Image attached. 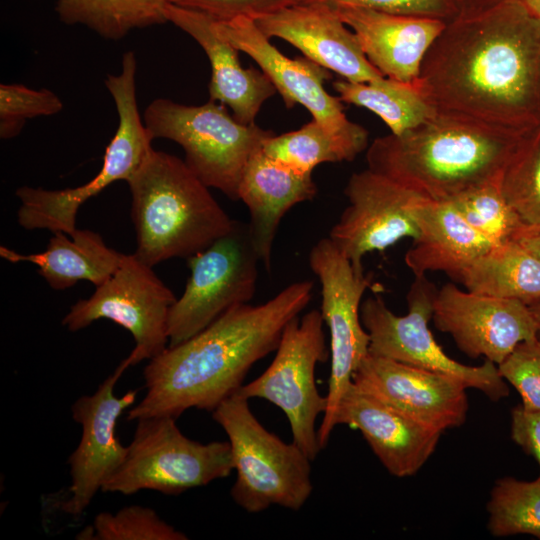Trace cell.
Wrapping results in <instances>:
<instances>
[{
	"instance_id": "obj_1",
	"label": "cell",
	"mask_w": 540,
	"mask_h": 540,
	"mask_svg": "<svg viewBox=\"0 0 540 540\" xmlns=\"http://www.w3.org/2000/svg\"><path fill=\"white\" fill-rule=\"evenodd\" d=\"M415 82L439 112L530 132L540 126V21L519 0L458 16Z\"/></svg>"
},
{
	"instance_id": "obj_2",
	"label": "cell",
	"mask_w": 540,
	"mask_h": 540,
	"mask_svg": "<svg viewBox=\"0 0 540 540\" xmlns=\"http://www.w3.org/2000/svg\"><path fill=\"white\" fill-rule=\"evenodd\" d=\"M312 290V281L292 283L263 304L233 306L196 335L168 346L146 365V393L127 419H177L191 408L212 412L243 385L254 363L276 351Z\"/></svg>"
},
{
	"instance_id": "obj_3",
	"label": "cell",
	"mask_w": 540,
	"mask_h": 540,
	"mask_svg": "<svg viewBox=\"0 0 540 540\" xmlns=\"http://www.w3.org/2000/svg\"><path fill=\"white\" fill-rule=\"evenodd\" d=\"M527 133L437 111L413 129L376 138L366 161L372 171L418 195L448 202L499 180Z\"/></svg>"
},
{
	"instance_id": "obj_4",
	"label": "cell",
	"mask_w": 540,
	"mask_h": 540,
	"mask_svg": "<svg viewBox=\"0 0 540 540\" xmlns=\"http://www.w3.org/2000/svg\"><path fill=\"white\" fill-rule=\"evenodd\" d=\"M135 255L151 267L201 252L233 226L207 187L175 155L152 149L127 181Z\"/></svg>"
},
{
	"instance_id": "obj_5",
	"label": "cell",
	"mask_w": 540,
	"mask_h": 540,
	"mask_svg": "<svg viewBox=\"0 0 540 540\" xmlns=\"http://www.w3.org/2000/svg\"><path fill=\"white\" fill-rule=\"evenodd\" d=\"M212 418L231 447L237 477L230 494L235 503L248 513L272 505L302 508L313 490L308 456L294 442L285 443L269 432L237 391L212 411Z\"/></svg>"
},
{
	"instance_id": "obj_6",
	"label": "cell",
	"mask_w": 540,
	"mask_h": 540,
	"mask_svg": "<svg viewBox=\"0 0 540 540\" xmlns=\"http://www.w3.org/2000/svg\"><path fill=\"white\" fill-rule=\"evenodd\" d=\"M137 61L133 51L123 54L119 74H108L105 86L113 98L119 122L106 147L100 171L75 188L47 190L23 186L16 190L20 200L18 224L26 230L45 229L72 234L79 208L116 181H128L153 149V140L141 120L136 98Z\"/></svg>"
},
{
	"instance_id": "obj_7",
	"label": "cell",
	"mask_w": 540,
	"mask_h": 540,
	"mask_svg": "<svg viewBox=\"0 0 540 540\" xmlns=\"http://www.w3.org/2000/svg\"><path fill=\"white\" fill-rule=\"evenodd\" d=\"M143 121L153 139H169L183 148L186 165L207 187L232 200H238L248 161L274 135L255 123H240L212 100L191 106L157 98L146 107Z\"/></svg>"
},
{
	"instance_id": "obj_8",
	"label": "cell",
	"mask_w": 540,
	"mask_h": 540,
	"mask_svg": "<svg viewBox=\"0 0 540 540\" xmlns=\"http://www.w3.org/2000/svg\"><path fill=\"white\" fill-rule=\"evenodd\" d=\"M233 470L228 441L202 444L186 437L173 417L141 418L122 464L101 491L131 495L154 490L178 495L226 478Z\"/></svg>"
},
{
	"instance_id": "obj_9",
	"label": "cell",
	"mask_w": 540,
	"mask_h": 540,
	"mask_svg": "<svg viewBox=\"0 0 540 540\" xmlns=\"http://www.w3.org/2000/svg\"><path fill=\"white\" fill-rule=\"evenodd\" d=\"M436 292L426 276L415 277L407 294L408 312L401 316L394 314L379 296L365 299L360 316L370 337L369 353L452 377L492 401L507 397L509 387L495 363H459L436 342L428 327Z\"/></svg>"
},
{
	"instance_id": "obj_10",
	"label": "cell",
	"mask_w": 540,
	"mask_h": 540,
	"mask_svg": "<svg viewBox=\"0 0 540 540\" xmlns=\"http://www.w3.org/2000/svg\"><path fill=\"white\" fill-rule=\"evenodd\" d=\"M323 324L317 309L289 321L270 366L237 390L248 400L262 398L279 407L289 420L293 442L311 461L321 450L316 419L327 407L315 383L316 365L329 357Z\"/></svg>"
},
{
	"instance_id": "obj_11",
	"label": "cell",
	"mask_w": 540,
	"mask_h": 540,
	"mask_svg": "<svg viewBox=\"0 0 540 540\" xmlns=\"http://www.w3.org/2000/svg\"><path fill=\"white\" fill-rule=\"evenodd\" d=\"M309 266L321 285V314L330 333L331 371L327 407L317 430L324 449L335 428L337 407L352 382L354 372L369 353L370 337L364 328L360 307L371 278L357 270L329 237L310 250Z\"/></svg>"
},
{
	"instance_id": "obj_12",
	"label": "cell",
	"mask_w": 540,
	"mask_h": 540,
	"mask_svg": "<svg viewBox=\"0 0 540 540\" xmlns=\"http://www.w3.org/2000/svg\"><path fill=\"white\" fill-rule=\"evenodd\" d=\"M187 262L190 276L169 313L168 346L186 341L255 294L260 259L248 223L234 220L225 235Z\"/></svg>"
},
{
	"instance_id": "obj_13",
	"label": "cell",
	"mask_w": 540,
	"mask_h": 540,
	"mask_svg": "<svg viewBox=\"0 0 540 540\" xmlns=\"http://www.w3.org/2000/svg\"><path fill=\"white\" fill-rule=\"evenodd\" d=\"M176 300L153 267L135 253L124 254L116 272L96 287L89 298L74 303L62 325L72 332L100 319L120 325L135 341L133 350L125 358L133 366L157 357L168 347V318Z\"/></svg>"
},
{
	"instance_id": "obj_14",
	"label": "cell",
	"mask_w": 540,
	"mask_h": 540,
	"mask_svg": "<svg viewBox=\"0 0 540 540\" xmlns=\"http://www.w3.org/2000/svg\"><path fill=\"white\" fill-rule=\"evenodd\" d=\"M347 207L331 228L329 238L357 270L372 251H384L419 234L414 215L424 198L367 168L353 173L344 189Z\"/></svg>"
},
{
	"instance_id": "obj_15",
	"label": "cell",
	"mask_w": 540,
	"mask_h": 540,
	"mask_svg": "<svg viewBox=\"0 0 540 540\" xmlns=\"http://www.w3.org/2000/svg\"><path fill=\"white\" fill-rule=\"evenodd\" d=\"M128 367L122 360L94 394L81 396L71 407L74 421L81 426V438L68 458L69 497L60 504L67 514L81 515L126 456L127 446L117 437L116 426L121 414L135 403L137 391L117 397L114 388Z\"/></svg>"
},
{
	"instance_id": "obj_16",
	"label": "cell",
	"mask_w": 540,
	"mask_h": 540,
	"mask_svg": "<svg viewBox=\"0 0 540 540\" xmlns=\"http://www.w3.org/2000/svg\"><path fill=\"white\" fill-rule=\"evenodd\" d=\"M432 320L464 354L496 365L518 344L537 337V323L527 304L461 290L452 283L437 290Z\"/></svg>"
},
{
	"instance_id": "obj_17",
	"label": "cell",
	"mask_w": 540,
	"mask_h": 540,
	"mask_svg": "<svg viewBox=\"0 0 540 540\" xmlns=\"http://www.w3.org/2000/svg\"><path fill=\"white\" fill-rule=\"evenodd\" d=\"M352 382L407 416L441 432L464 424L466 387L441 373L368 353Z\"/></svg>"
},
{
	"instance_id": "obj_18",
	"label": "cell",
	"mask_w": 540,
	"mask_h": 540,
	"mask_svg": "<svg viewBox=\"0 0 540 540\" xmlns=\"http://www.w3.org/2000/svg\"><path fill=\"white\" fill-rule=\"evenodd\" d=\"M254 21L266 37L289 42L305 57L345 80L370 82L385 77L369 62L355 33L326 1L293 4Z\"/></svg>"
},
{
	"instance_id": "obj_19",
	"label": "cell",
	"mask_w": 540,
	"mask_h": 540,
	"mask_svg": "<svg viewBox=\"0 0 540 540\" xmlns=\"http://www.w3.org/2000/svg\"><path fill=\"white\" fill-rule=\"evenodd\" d=\"M214 25L224 39L237 50L248 54L260 66L287 108L301 104L314 120L331 128H339L349 122L342 101L328 94L323 86L324 81L331 77L327 68L307 57L292 59L283 55L252 18L214 19Z\"/></svg>"
},
{
	"instance_id": "obj_20",
	"label": "cell",
	"mask_w": 540,
	"mask_h": 540,
	"mask_svg": "<svg viewBox=\"0 0 540 540\" xmlns=\"http://www.w3.org/2000/svg\"><path fill=\"white\" fill-rule=\"evenodd\" d=\"M334 424L358 429L387 471L401 478L420 470L443 433L407 416L353 382L337 407Z\"/></svg>"
},
{
	"instance_id": "obj_21",
	"label": "cell",
	"mask_w": 540,
	"mask_h": 540,
	"mask_svg": "<svg viewBox=\"0 0 540 540\" xmlns=\"http://www.w3.org/2000/svg\"><path fill=\"white\" fill-rule=\"evenodd\" d=\"M332 5L355 33L369 62L383 76L402 82L418 79L426 52L447 24L433 18Z\"/></svg>"
},
{
	"instance_id": "obj_22",
	"label": "cell",
	"mask_w": 540,
	"mask_h": 540,
	"mask_svg": "<svg viewBox=\"0 0 540 540\" xmlns=\"http://www.w3.org/2000/svg\"><path fill=\"white\" fill-rule=\"evenodd\" d=\"M166 17L205 51L212 70L210 100L229 107L240 123L253 124L263 103L277 92L266 74L241 66L239 50L217 32L212 17L170 3Z\"/></svg>"
},
{
	"instance_id": "obj_23",
	"label": "cell",
	"mask_w": 540,
	"mask_h": 540,
	"mask_svg": "<svg viewBox=\"0 0 540 540\" xmlns=\"http://www.w3.org/2000/svg\"><path fill=\"white\" fill-rule=\"evenodd\" d=\"M317 193L312 173L299 172L267 155L263 149L248 161L238 187L246 204L253 245L266 271L271 270L273 242L284 215Z\"/></svg>"
},
{
	"instance_id": "obj_24",
	"label": "cell",
	"mask_w": 540,
	"mask_h": 540,
	"mask_svg": "<svg viewBox=\"0 0 540 540\" xmlns=\"http://www.w3.org/2000/svg\"><path fill=\"white\" fill-rule=\"evenodd\" d=\"M418 236L405 254L415 277L440 271L455 279L495 244L469 225L450 202L423 198L415 207Z\"/></svg>"
},
{
	"instance_id": "obj_25",
	"label": "cell",
	"mask_w": 540,
	"mask_h": 540,
	"mask_svg": "<svg viewBox=\"0 0 540 540\" xmlns=\"http://www.w3.org/2000/svg\"><path fill=\"white\" fill-rule=\"evenodd\" d=\"M46 249L40 253L20 254L6 246L0 256L11 262H29L54 290H64L82 280L100 286L120 266L123 253L107 246L100 234L76 229L72 234L52 232Z\"/></svg>"
},
{
	"instance_id": "obj_26",
	"label": "cell",
	"mask_w": 540,
	"mask_h": 540,
	"mask_svg": "<svg viewBox=\"0 0 540 540\" xmlns=\"http://www.w3.org/2000/svg\"><path fill=\"white\" fill-rule=\"evenodd\" d=\"M454 280L474 293L530 305L540 300V259L519 241L494 245Z\"/></svg>"
},
{
	"instance_id": "obj_27",
	"label": "cell",
	"mask_w": 540,
	"mask_h": 540,
	"mask_svg": "<svg viewBox=\"0 0 540 540\" xmlns=\"http://www.w3.org/2000/svg\"><path fill=\"white\" fill-rule=\"evenodd\" d=\"M368 146V132L349 121L342 127L331 128L316 120L300 129L273 135L263 144L270 157L302 173H312L325 162L352 161Z\"/></svg>"
},
{
	"instance_id": "obj_28",
	"label": "cell",
	"mask_w": 540,
	"mask_h": 540,
	"mask_svg": "<svg viewBox=\"0 0 540 540\" xmlns=\"http://www.w3.org/2000/svg\"><path fill=\"white\" fill-rule=\"evenodd\" d=\"M333 87L341 101L379 116L392 134L413 129L437 112L415 81L402 82L388 77L370 82L341 79L335 81Z\"/></svg>"
},
{
	"instance_id": "obj_29",
	"label": "cell",
	"mask_w": 540,
	"mask_h": 540,
	"mask_svg": "<svg viewBox=\"0 0 540 540\" xmlns=\"http://www.w3.org/2000/svg\"><path fill=\"white\" fill-rule=\"evenodd\" d=\"M168 0H57L55 10L68 25H84L99 36L119 40L134 29L168 22Z\"/></svg>"
},
{
	"instance_id": "obj_30",
	"label": "cell",
	"mask_w": 540,
	"mask_h": 540,
	"mask_svg": "<svg viewBox=\"0 0 540 540\" xmlns=\"http://www.w3.org/2000/svg\"><path fill=\"white\" fill-rule=\"evenodd\" d=\"M487 528L495 537L527 534L540 538V477L498 479L486 505Z\"/></svg>"
},
{
	"instance_id": "obj_31",
	"label": "cell",
	"mask_w": 540,
	"mask_h": 540,
	"mask_svg": "<svg viewBox=\"0 0 540 540\" xmlns=\"http://www.w3.org/2000/svg\"><path fill=\"white\" fill-rule=\"evenodd\" d=\"M500 188L527 229H540V126L519 142L500 176Z\"/></svg>"
},
{
	"instance_id": "obj_32",
	"label": "cell",
	"mask_w": 540,
	"mask_h": 540,
	"mask_svg": "<svg viewBox=\"0 0 540 540\" xmlns=\"http://www.w3.org/2000/svg\"><path fill=\"white\" fill-rule=\"evenodd\" d=\"M448 202L469 225L495 245L519 241L528 231L505 199L500 179L475 187Z\"/></svg>"
},
{
	"instance_id": "obj_33",
	"label": "cell",
	"mask_w": 540,
	"mask_h": 540,
	"mask_svg": "<svg viewBox=\"0 0 540 540\" xmlns=\"http://www.w3.org/2000/svg\"><path fill=\"white\" fill-rule=\"evenodd\" d=\"M77 539L90 540H187L188 537L169 525L151 508L140 505L124 507L116 513L101 512L92 527L80 532Z\"/></svg>"
},
{
	"instance_id": "obj_34",
	"label": "cell",
	"mask_w": 540,
	"mask_h": 540,
	"mask_svg": "<svg viewBox=\"0 0 540 540\" xmlns=\"http://www.w3.org/2000/svg\"><path fill=\"white\" fill-rule=\"evenodd\" d=\"M63 109L61 99L51 90L31 89L23 84L0 85V137H16L26 120L51 116Z\"/></svg>"
},
{
	"instance_id": "obj_35",
	"label": "cell",
	"mask_w": 540,
	"mask_h": 540,
	"mask_svg": "<svg viewBox=\"0 0 540 540\" xmlns=\"http://www.w3.org/2000/svg\"><path fill=\"white\" fill-rule=\"evenodd\" d=\"M497 367L502 378L519 393L521 405L540 410V339L521 342Z\"/></svg>"
},
{
	"instance_id": "obj_36",
	"label": "cell",
	"mask_w": 540,
	"mask_h": 540,
	"mask_svg": "<svg viewBox=\"0 0 540 540\" xmlns=\"http://www.w3.org/2000/svg\"><path fill=\"white\" fill-rule=\"evenodd\" d=\"M308 0H168L175 6L227 21L245 16L256 19L284 7Z\"/></svg>"
},
{
	"instance_id": "obj_37",
	"label": "cell",
	"mask_w": 540,
	"mask_h": 540,
	"mask_svg": "<svg viewBox=\"0 0 540 540\" xmlns=\"http://www.w3.org/2000/svg\"><path fill=\"white\" fill-rule=\"evenodd\" d=\"M311 1V0H308ZM335 5H350L381 12L439 19L446 23L459 16L454 0H321Z\"/></svg>"
},
{
	"instance_id": "obj_38",
	"label": "cell",
	"mask_w": 540,
	"mask_h": 540,
	"mask_svg": "<svg viewBox=\"0 0 540 540\" xmlns=\"http://www.w3.org/2000/svg\"><path fill=\"white\" fill-rule=\"evenodd\" d=\"M511 438L534 457L540 468V410H530L522 405L514 407L511 411Z\"/></svg>"
},
{
	"instance_id": "obj_39",
	"label": "cell",
	"mask_w": 540,
	"mask_h": 540,
	"mask_svg": "<svg viewBox=\"0 0 540 540\" xmlns=\"http://www.w3.org/2000/svg\"><path fill=\"white\" fill-rule=\"evenodd\" d=\"M459 16H469L485 11L503 0H454Z\"/></svg>"
},
{
	"instance_id": "obj_40",
	"label": "cell",
	"mask_w": 540,
	"mask_h": 540,
	"mask_svg": "<svg viewBox=\"0 0 540 540\" xmlns=\"http://www.w3.org/2000/svg\"><path fill=\"white\" fill-rule=\"evenodd\" d=\"M519 242L540 259V229L528 230Z\"/></svg>"
},
{
	"instance_id": "obj_41",
	"label": "cell",
	"mask_w": 540,
	"mask_h": 540,
	"mask_svg": "<svg viewBox=\"0 0 540 540\" xmlns=\"http://www.w3.org/2000/svg\"><path fill=\"white\" fill-rule=\"evenodd\" d=\"M540 21V0H519Z\"/></svg>"
},
{
	"instance_id": "obj_42",
	"label": "cell",
	"mask_w": 540,
	"mask_h": 540,
	"mask_svg": "<svg viewBox=\"0 0 540 540\" xmlns=\"http://www.w3.org/2000/svg\"><path fill=\"white\" fill-rule=\"evenodd\" d=\"M537 323V337L540 339V300L528 305Z\"/></svg>"
}]
</instances>
